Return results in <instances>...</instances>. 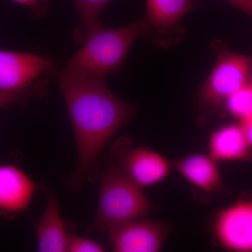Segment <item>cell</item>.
Returning <instances> with one entry per match:
<instances>
[{
	"label": "cell",
	"mask_w": 252,
	"mask_h": 252,
	"mask_svg": "<svg viewBox=\"0 0 252 252\" xmlns=\"http://www.w3.org/2000/svg\"><path fill=\"white\" fill-rule=\"evenodd\" d=\"M153 208L142 189L130 180L122 167H110L99 181L97 213L91 227L108 231L118 225L142 218Z\"/></svg>",
	"instance_id": "cell-3"
},
{
	"label": "cell",
	"mask_w": 252,
	"mask_h": 252,
	"mask_svg": "<svg viewBox=\"0 0 252 252\" xmlns=\"http://www.w3.org/2000/svg\"><path fill=\"white\" fill-rule=\"evenodd\" d=\"M148 32L144 18L120 28L100 26L86 37L57 79H104L122 69L136 39Z\"/></svg>",
	"instance_id": "cell-2"
},
{
	"label": "cell",
	"mask_w": 252,
	"mask_h": 252,
	"mask_svg": "<svg viewBox=\"0 0 252 252\" xmlns=\"http://www.w3.org/2000/svg\"><path fill=\"white\" fill-rule=\"evenodd\" d=\"M224 1L233 4L248 16H252V0H224Z\"/></svg>",
	"instance_id": "cell-19"
},
{
	"label": "cell",
	"mask_w": 252,
	"mask_h": 252,
	"mask_svg": "<svg viewBox=\"0 0 252 252\" xmlns=\"http://www.w3.org/2000/svg\"><path fill=\"white\" fill-rule=\"evenodd\" d=\"M172 165L187 182L204 191L215 193L223 187L217 162L210 155L191 154Z\"/></svg>",
	"instance_id": "cell-11"
},
{
	"label": "cell",
	"mask_w": 252,
	"mask_h": 252,
	"mask_svg": "<svg viewBox=\"0 0 252 252\" xmlns=\"http://www.w3.org/2000/svg\"><path fill=\"white\" fill-rule=\"evenodd\" d=\"M49 82L43 79L21 90L12 92H0V109L6 108L14 104L25 105L31 99L40 98L46 95Z\"/></svg>",
	"instance_id": "cell-15"
},
{
	"label": "cell",
	"mask_w": 252,
	"mask_h": 252,
	"mask_svg": "<svg viewBox=\"0 0 252 252\" xmlns=\"http://www.w3.org/2000/svg\"><path fill=\"white\" fill-rule=\"evenodd\" d=\"M67 252H102L104 249L100 244L91 239L70 235L68 243Z\"/></svg>",
	"instance_id": "cell-17"
},
{
	"label": "cell",
	"mask_w": 252,
	"mask_h": 252,
	"mask_svg": "<svg viewBox=\"0 0 252 252\" xmlns=\"http://www.w3.org/2000/svg\"><path fill=\"white\" fill-rule=\"evenodd\" d=\"M252 144L244 135L240 124H227L214 131L210 137V156L217 162L249 160Z\"/></svg>",
	"instance_id": "cell-12"
},
{
	"label": "cell",
	"mask_w": 252,
	"mask_h": 252,
	"mask_svg": "<svg viewBox=\"0 0 252 252\" xmlns=\"http://www.w3.org/2000/svg\"><path fill=\"white\" fill-rule=\"evenodd\" d=\"M252 58L228 50L217 54L211 73L199 91V99L209 108H215L252 82Z\"/></svg>",
	"instance_id": "cell-4"
},
{
	"label": "cell",
	"mask_w": 252,
	"mask_h": 252,
	"mask_svg": "<svg viewBox=\"0 0 252 252\" xmlns=\"http://www.w3.org/2000/svg\"><path fill=\"white\" fill-rule=\"evenodd\" d=\"M113 251L157 252L171 233V226L160 220H129L108 230Z\"/></svg>",
	"instance_id": "cell-6"
},
{
	"label": "cell",
	"mask_w": 252,
	"mask_h": 252,
	"mask_svg": "<svg viewBox=\"0 0 252 252\" xmlns=\"http://www.w3.org/2000/svg\"><path fill=\"white\" fill-rule=\"evenodd\" d=\"M214 233L227 251H252V202L240 200L217 214Z\"/></svg>",
	"instance_id": "cell-7"
},
{
	"label": "cell",
	"mask_w": 252,
	"mask_h": 252,
	"mask_svg": "<svg viewBox=\"0 0 252 252\" xmlns=\"http://www.w3.org/2000/svg\"><path fill=\"white\" fill-rule=\"evenodd\" d=\"M72 123L77 150L72 188H82L91 167L114 135L137 112L119 98L104 79H57Z\"/></svg>",
	"instance_id": "cell-1"
},
{
	"label": "cell",
	"mask_w": 252,
	"mask_h": 252,
	"mask_svg": "<svg viewBox=\"0 0 252 252\" xmlns=\"http://www.w3.org/2000/svg\"><path fill=\"white\" fill-rule=\"evenodd\" d=\"M79 11V22L73 32L75 42L82 44L86 37L100 26V15L112 0H74Z\"/></svg>",
	"instance_id": "cell-14"
},
{
	"label": "cell",
	"mask_w": 252,
	"mask_h": 252,
	"mask_svg": "<svg viewBox=\"0 0 252 252\" xmlns=\"http://www.w3.org/2000/svg\"><path fill=\"white\" fill-rule=\"evenodd\" d=\"M35 189V184L21 169L0 165V212L14 215L27 210Z\"/></svg>",
	"instance_id": "cell-10"
},
{
	"label": "cell",
	"mask_w": 252,
	"mask_h": 252,
	"mask_svg": "<svg viewBox=\"0 0 252 252\" xmlns=\"http://www.w3.org/2000/svg\"><path fill=\"white\" fill-rule=\"evenodd\" d=\"M223 103L227 113L239 121L252 117V82L230 95Z\"/></svg>",
	"instance_id": "cell-16"
},
{
	"label": "cell",
	"mask_w": 252,
	"mask_h": 252,
	"mask_svg": "<svg viewBox=\"0 0 252 252\" xmlns=\"http://www.w3.org/2000/svg\"><path fill=\"white\" fill-rule=\"evenodd\" d=\"M172 167L166 158L145 147L129 152L122 165L126 175L142 189L161 183L170 175Z\"/></svg>",
	"instance_id": "cell-9"
},
{
	"label": "cell",
	"mask_w": 252,
	"mask_h": 252,
	"mask_svg": "<svg viewBox=\"0 0 252 252\" xmlns=\"http://www.w3.org/2000/svg\"><path fill=\"white\" fill-rule=\"evenodd\" d=\"M13 2L23 5L29 9L32 17L39 19L44 17L49 12L51 0H10Z\"/></svg>",
	"instance_id": "cell-18"
},
{
	"label": "cell",
	"mask_w": 252,
	"mask_h": 252,
	"mask_svg": "<svg viewBox=\"0 0 252 252\" xmlns=\"http://www.w3.org/2000/svg\"><path fill=\"white\" fill-rule=\"evenodd\" d=\"M54 66L42 56L0 50V92L26 89L51 72Z\"/></svg>",
	"instance_id": "cell-8"
},
{
	"label": "cell",
	"mask_w": 252,
	"mask_h": 252,
	"mask_svg": "<svg viewBox=\"0 0 252 252\" xmlns=\"http://www.w3.org/2000/svg\"><path fill=\"white\" fill-rule=\"evenodd\" d=\"M37 250L41 252H67L69 237L60 212L57 200L48 195L47 205L36 226Z\"/></svg>",
	"instance_id": "cell-13"
},
{
	"label": "cell",
	"mask_w": 252,
	"mask_h": 252,
	"mask_svg": "<svg viewBox=\"0 0 252 252\" xmlns=\"http://www.w3.org/2000/svg\"><path fill=\"white\" fill-rule=\"evenodd\" d=\"M203 4L195 0H147L146 22L154 44L167 48L182 39L185 30L182 18Z\"/></svg>",
	"instance_id": "cell-5"
}]
</instances>
